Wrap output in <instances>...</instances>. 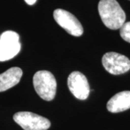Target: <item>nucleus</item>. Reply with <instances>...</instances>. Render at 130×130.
Returning a JSON list of instances; mask_svg holds the SVG:
<instances>
[{"instance_id": "39448f33", "label": "nucleus", "mask_w": 130, "mask_h": 130, "mask_svg": "<svg viewBox=\"0 0 130 130\" xmlns=\"http://www.w3.org/2000/svg\"><path fill=\"white\" fill-rule=\"evenodd\" d=\"M102 64L108 72L113 75L124 74L130 70V60L116 52H108L102 58Z\"/></svg>"}, {"instance_id": "9d476101", "label": "nucleus", "mask_w": 130, "mask_h": 130, "mask_svg": "<svg viewBox=\"0 0 130 130\" xmlns=\"http://www.w3.org/2000/svg\"><path fill=\"white\" fill-rule=\"evenodd\" d=\"M120 36L125 41L130 43V22L124 23L120 28Z\"/></svg>"}, {"instance_id": "423d86ee", "label": "nucleus", "mask_w": 130, "mask_h": 130, "mask_svg": "<svg viewBox=\"0 0 130 130\" xmlns=\"http://www.w3.org/2000/svg\"><path fill=\"white\" fill-rule=\"evenodd\" d=\"M54 18L58 25L69 34L79 37L83 33V28L79 21L70 12L62 9H56L54 12Z\"/></svg>"}, {"instance_id": "1a4fd4ad", "label": "nucleus", "mask_w": 130, "mask_h": 130, "mask_svg": "<svg viewBox=\"0 0 130 130\" xmlns=\"http://www.w3.org/2000/svg\"><path fill=\"white\" fill-rule=\"evenodd\" d=\"M23 70L19 67H12L0 74V92H4L20 83Z\"/></svg>"}, {"instance_id": "f03ea898", "label": "nucleus", "mask_w": 130, "mask_h": 130, "mask_svg": "<svg viewBox=\"0 0 130 130\" xmlns=\"http://www.w3.org/2000/svg\"><path fill=\"white\" fill-rule=\"evenodd\" d=\"M36 92L43 100L52 101L56 95V80L51 72L41 70L36 72L32 79Z\"/></svg>"}, {"instance_id": "f257e3e1", "label": "nucleus", "mask_w": 130, "mask_h": 130, "mask_svg": "<svg viewBox=\"0 0 130 130\" xmlns=\"http://www.w3.org/2000/svg\"><path fill=\"white\" fill-rule=\"evenodd\" d=\"M98 12L106 27L118 30L125 23L126 14L116 0H100Z\"/></svg>"}, {"instance_id": "6e6552de", "label": "nucleus", "mask_w": 130, "mask_h": 130, "mask_svg": "<svg viewBox=\"0 0 130 130\" xmlns=\"http://www.w3.org/2000/svg\"><path fill=\"white\" fill-rule=\"evenodd\" d=\"M107 109L111 113H120L130 108V91L116 93L107 103Z\"/></svg>"}, {"instance_id": "0eeeda50", "label": "nucleus", "mask_w": 130, "mask_h": 130, "mask_svg": "<svg viewBox=\"0 0 130 130\" xmlns=\"http://www.w3.org/2000/svg\"><path fill=\"white\" fill-rule=\"evenodd\" d=\"M67 85L70 92L79 100H85L90 95V85L87 77L78 71L72 72L68 77Z\"/></svg>"}, {"instance_id": "9b49d317", "label": "nucleus", "mask_w": 130, "mask_h": 130, "mask_svg": "<svg viewBox=\"0 0 130 130\" xmlns=\"http://www.w3.org/2000/svg\"><path fill=\"white\" fill-rule=\"evenodd\" d=\"M37 0H25V2L29 5H33L36 2Z\"/></svg>"}, {"instance_id": "7ed1b4c3", "label": "nucleus", "mask_w": 130, "mask_h": 130, "mask_svg": "<svg viewBox=\"0 0 130 130\" xmlns=\"http://www.w3.org/2000/svg\"><path fill=\"white\" fill-rule=\"evenodd\" d=\"M13 119L24 130H47L51 126L48 119L32 112H18L14 114Z\"/></svg>"}, {"instance_id": "20e7f679", "label": "nucleus", "mask_w": 130, "mask_h": 130, "mask_svg": "<svg viewBox=\"0 0 130 130\" xmlns=\"http://www.w3.org/2000/svg\"><path fill=\"white\" fill-rule=\"evenodd\" d=\"M20 49V36L17 32L8 30L0 36V61L14 58L18 54Z\"/></svg>"}]
</instances>
